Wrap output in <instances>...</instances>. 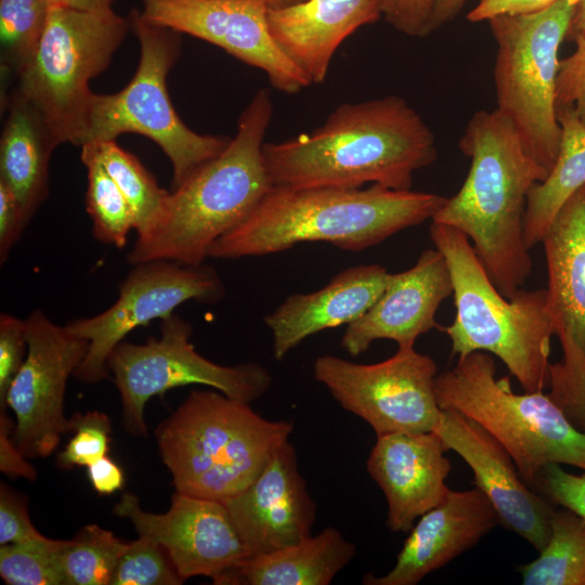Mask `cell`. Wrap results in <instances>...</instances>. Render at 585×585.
Masks as SVG:
<instances>
[{
	"instance_id": "cell-1",
	"label": "cell",
	"mask_w": 585,
	"mask_h": 585,
	"mask_svg": "<svg viewBox=\"0 0 585 585\" xmlns=\"http://www.w3.org/2000/svg\"><path fill=\"white\" fill-rule=\"evenodd\" d=\"M437 158L435 138L398 95L336 107L324 123L290 140L263 144L273 185L412 188L413 174Z\"/></svg>"
},
{
	"instance_id": "cell-2",
	"label": "cell",
	"mask_w": 585,
	"mask_h": 585,
	"mask_svg": "<svg viewBox=\"0 0 585 585\" xmlns=\"http://www.w3.org/2000/svg\"><path fill=\"white\" fill-rule=\"evenodd\" d=\"M458 146L470 158L468 174L431 221L460 231L497 289L511 299L532 272L524 242L526 199L546 173L497 108L476 112Z\"/></svg>"
},
{
	"instance_id": "cell-3",
	"label": "cell",
	"mask_w": 585,
	"mask_h": 585,
	"mask_svg": "<svg viewBox=\"0 0 585 585\" xmlns=\"http://www.w3.org/2000/svg\"><path fill=\"white\" fill-rule=\"evenodd\" d=\"M446 199L378 184L367 188L273 185L242 224L213 243L209 257H259L304 242H325L342 250L360 251L432 220Z\"/></svg>"
},
{
	"instance_id": "cell-4",
	"label": "cell",
	"mask_w": 585,
	"mask_h": 585,
	"mask_svg": "<svg viewBox=\"0 0 585 585\" xmlns=\"http://www.w3.org/2000/svg\"><path fill=\"white\" fill-rule=\"evenodd\" d=\"M272 115L269 91H257L223 152L172 188L157 230L129 252L131 264L158 259L203 264L213 243L253 212L273 186L263 159Z\"/></svg>"
},
{
	"instance_id": "cell-5",
	"label": "cell",
	"mask_w": 585,
	"mask_h": 585,
	"mask_svg": "<svg viewBox=\"0 0 585 585\" xmlns=\"http://www.w3.org/2000/svg\"><path fill=\"white\" fill-rule=\"evenodd\" d=\"M294 430L220 391L193 390L155 431L177 492L225 503L245 490Z\"/></svg>"
},
{
	"instance_id": "cell-6",
	"label": "cell",
	"mask_w": 585,
	"mask_h": 585,
	"mask_svg": "<svg viewBox=\"0 0 585 585\" xmlns=\"http://www.w3.org/2000/svg\"><path fill=\"white\" fill-rule=\"evenodd\" d=\"M431 240L444 256L453 283L454 321L444 328L458 358L474 351L496 355L524 392L549 386L555 335L546 289H520L511 299L495 286L470 240L458 230L431 222Z\"/></svg>"
},
{
	"instance_id": "cell-7",
	"label": "cell",
	"mask_w": 585,
	"mask_h": 585,
	"mask_svg": "<svg viewBox=\"0 0 585 585\" xmlns=\"http://www.w3.org/2000/svg\"><path fill=\"white\" fill-rule=\"evenodd\" d=\"M441 410L455 411L489 432L512 457L532 489L549 464L585 471V433L544 391H512L508 377L496 378L493 358L474 351L438 374L434 381Z\"/></svg>"
},
{
	"instance_id": "cell-8",
	"label": "cell",
	"mask_w": 585,
	"mask_h": 585,
	"mask_svg": "<svg viewBox=\"0 0 585 585\" xmlns=\"http://www.w3.org/2000/svg\"><path fill=\"white\" fill-rule=\"evenodd\" d=\"M130 25L140 43L138 68L119 92L93 93L79 146L116 141L123 133L144 135L169 158L174 188L222 153L231 138L194 132L171 103L167 77L180 54L179 32L148 23L138 10Z\"/></svg>"
},
{
	"instance_id": "cell-9",
	"label": "cell",
	"mask_w": 585,
	"mask_h": 585,
	"mask_svg": "<svg viewBox=\"0 0 585 585\" xmlns=\"http://www.w3.org/2000/svg\"><path fill=\"white\" fill-rule=\"evenodd\" d=\"M577 0L489 20L497 51V109L515 126L528 154L547 174L557 159L561 127L556 110L559 47L571 30Z\"/></svg>"
},
{
	"instance_id": "cell-10",
	"label": "cell",
	"mask_w": 585,
	"mask_h": 585,
	"mask_svg": "<svg viewBox=\"0 0 585 585\" xmlns=\"http://www.w3.org/2000/svg\"><path fill=\"white\" fill-rule=\"evenodd\" d=\"M112 9L79 11L51 5L36 53L15 88L42 115L60 144L79 146L92 78L103 73L130 29Z\"/></svg>"
},
{
	"instance_id": "cell-11",
	"label": "cell",
	"mask_w": 585,
	"mask_h": 585,
	"mask_svg": "<svg viewBox=\"0 0 585 585\" xmlns=\"http://www.w3.org/2000/svg\"><path fill=\"white\" fill-rule=\"evenodd\" d=\"M192 325L178 314L161 320L160 337L145 343L121 341L107 367L119 391L122 425L135 437H147L145 405L155 395L187 385H203L248 403L270 388V373L255 362L224 366L200 355L190 341Z\"/></svg>"
},
{
	"instance_id": "cell-12",
	"label": "cell",
	"mask_w": 585,
	"mask_h": 585,
	"mask_svg": "<svg viewBox=\"0 0 585 585\" xmlns=\"http://www.w3.org/2000/svg\"><path fill=\"white\" fill-rule=\"evenodd\" d=\"M313 369L341 407L365 420L377 437L433 431L440 420L437 364L414 347H398L391 358L374 364L326 354Z\"/></svg>"
},
{
	"instance_id": "cell-13",
	"label": "cell",
	"mask_w": 585,
	"mask_h": 585,
	"mask_svg": "<svg viewBox=\"0 0 585 585\" xmlns=\"http://www.w3.org/2000/svg\"><path fill=\"white\" fill-rule=\"evenodd\" d=\"M119 286L118 298L102 313L70 321L65 326L88 340L87 354L73 376L86 384L110 378L107 360L133 329L164 320L187 301H221L224 285L211 265L158 259L133 264Z\"/></svg>"
},
{
	"instance_id": "cell-14",
	"label": "cell",
	"mask_w": 585,
	"mask_h": 585,
	"mask_svg": "<svg viewBox=\"0 0 585 585\" xmlns=\"http://www.w3.org/2000/svg\"><path fill=\"white\" fill-rule=\"evenodd\" d=\"M28 350L5 398L16 418L12 438L26 458L50 456L64 433L68 378L83 361L89 342L54 324L40 310L26 318Z\"/></svg>"
},
{
	"instance_id": "cell-15",
	"label": "cell",
	"mask_w": 585,
	"mask_h": 585,
	"mask_svg": "<svg viewBox=\"0 0 585 585\" xmlns=\"http://www.w3.org/2000/svg\"><path fill=\"white\" fill-rule=\"evenodd\" d=\"M547 297L562 360L550 365L548 393L568 416L585 386V185L562 205L542 242Z\"/></svg>"
},
{
	"instance_id": "cell-16",
	"label": "cell",
	"mask_w": 585,
	"mask_h": 585,
	"mask_svg": "<svg viewBox=\"0 0 585 585\" xmlns=\"http://www.w3.org/2000/svg\"><path fill=\"white\" fill-rule=\"evenodd\" d=\"M141 16L154 25L212 43L237 60L261 69L281 92L309 87V78L273 39L270 0H142Z\"/></svg>"
},
{
	"instance_id": "cell-17",
	"label": "cell",
	"mask_w": 585,
	"mask_h": 585,
	"mask_svg": "<svg viewBox=\"0 0 585 585\" xmlns=\"http://www.w3.org/2000/svg\"><path fill=\"white\" fill-rule=\"evenodd\" d=\"M113 512L128 519L139 536L160 545L179 575L216 578L250 556L226 505L177 492L165 514L143 510L138 497L126 492Z\"/></svg>"
},
{
	"instance_id": "cell-18",
	"label": "cell",
	"mask_w": 585,
	"mask_h": 585,
	"mask_svg": "<svg viewBox=\"0 0 585 585\" xmlns=\"http://www.w3.org/2000/svg\"><path fill=\"white\" fill-rule=\"evenodd\" d=\"M433 431L470 467L476 486L494 506L499 522L541 552L550 536L556 505L524 482L505 447L470 418L442 410Z\"/></svg>"
},
{
	"instance_id": "cell-19",
	"label": "cell",
	"mask_w": 585,
	"mask_h": 585,
	"mask_svg": "<svg viewBox=\"0 0 585 585\" xmlns=\"http://www.w3.org/2000/svg\"><path fill=\"white\" fill-rule=\"evenodd\" d=\"M250 551L266 554L312 535L316 504L288 441L271 456L258 477L224 503Z\"/></svg>"
},
{
	"instance_id": "cell-20",
	"label": "cell",
	"mask_w": 585,
	"mask_h": 585,
	"mask_svg": "<svg viewBox=\"0 0 585 585\" xmlns=\"http://www.w3.org/2000/svg\"><path fill=\"white\" fill-rule=\"evenodd\" d=\"M453 295L447 262L437 248L426 249L408 270L395 273L376 302L348 324L341 347L352 356L364 353L379 339L398 347H414L416 339L438 327L435 313Z\"/></svg>"
},
{
	"instance_id": "cell-21",
	"label": "cell",
	"mask_w": 585,
	"mask_h": 585,
	"mask_svg": "<svg viewBox=\"0 0 585 585\" xmlns=\"http://www.w3.org/2000/svg\"><path fill=\"white\" fill-rule=\"evenodd\" d=\"M446 451L435 431L377 437L366 467L387 499L390 531L410 532L419 517L446 498Z\"/></svg>"
},
{
	"instance_id": "cell-22",
	"label": "cell",
	"mask_w": 585,
	"mask_h": 585,
	"mask_svg": "<svg viewBox=\"0 0 585 585\" xmlns=\"http://www.w3.org/2000/svg\"><path fill=\"white\" fill-rule=\"evenodd\" d=\"M499 523L486 495L477 486L451 490L410 531L394 567L381 576L367 573L365 585H416L473 547Z\"/></svg>"
},
{
	"instance_id": "cell-23",
	"label": "cell",
	"mask_w": 585,
	"mask_h": 585,
	"mask_svg": "<svg viewBox=\"0 0 585 585\" xmlns=\"http://www.w3.org/2000/svg\"><path fill=\"white\" fill-rule=\"evenodd\" d=\"M391 273L379 264L348 268L309 294H294L264 317L273 356L283 360L306 338L360 318L385 290Z\"/></svg>"
},
{
	"instance_id": "cell-24",
	"label": "cell",
	"mask_w": 585,
	"mask_h": 585,
	"mask_svg": "<svg viewBox=\"0 0 585 585\" xmlns=\"http://www.w3.org/2000/svg\"><path fill=\"white\" fill-rule=\"evenodd\" d=\"M382 15L380 0H304L269 9L268 24L282 52L309 78L323 83L338 47Z\"/></svg>"
},
{
	"instance_id": "cell-25",
	"label": "cell",
	"mask_w": 585,
	"mask_h": 585,
	"mask_svg": "<svg viewBox=\"0 0 585 585\" xmlns=\"http://www.w3.org/2000/svg\"><path fill=\"white\" fill-rule=\"evenodd\" d=\"M0 180L15 194L27 223L49 195V165L58 140L38 109L14 87L4 96Z\"/></svg>"
},
{
	"instance_id": "cell-26",
	"label": "cell",
	"mask_w": 585,
	"mask_h": 585,
	"mask_svg": "<svg viewBox=\"0 0 585 585\" xmlns=\"http://www.w3.org/2000/svg\"><path fill=\"white\" fill-rule=\"evenodd\" d=\"M355 554L353 543L336 528L327 526L297 544L249 556L212 582L217 585H328Z\"/></svg>"
},
{
	"instance_id": "cell-27",
	"label": "cell",
	"mask_w": 585,
	"mask_h": 585,
	"mask_svg": "<svg viewBox=\"0 0 585 585\" xmlns=\"http://www.w3.org/2000/svg\"><path fill=\"white\" fill-rule=\"evenodd\" d=\"M561 141L555 165L528 194L524 242L529 249L542 242L562 205L585 185V123L570 106L558 107Z\"/></svg>"
},
{
	"instance_id": "cell-28",
	"label": "cell",
	"mask_w": 585,
	"mask_h": 585,
	"mask_svg": "<svg viewBox=\"0 0 585 585\" xmlns=\"http://www.w3.org/2000/svg\"><path fill=\"white\" fill-rule=\"evenodd\" d=\"M538 554L518 569L523 585H585V519L556 506L549 540Z\"/></svg>"
},
{
	"instance_id": "cell-29",
	"label": "cell",
	"mask_w": 585,
	"mask_h": 585,
	"mask_svg": "<svg viewBox=\"0 0 585 585\" xmlns=\"http://www.w3.org/2000/svg\"><path fill=\"white\" fill-rule=\"evenodd\" d=\"M88 144L94 146L105 170L129 203L135 220L136 240L148 238L165 216L170 192L161 188L141 161L116 141Z\"/></svg>"
},
{
	"instance_id": "cell-30",
	"label": "cell",
	"mask_w": 585,
	"mask_h": 585,
	"mask_svg": "<svg viewBox=\"0 0 585 585\" xmlns=\"http://www.w3.org/2000/svg\"><path fill=\"white\" fill-rule=\"evenodd\" d=\"M80 158L87 168L86 209L92 221L93 236L104 244L123 248L130 231L135 227L132 209L92 144L81 146Z\"/></svg>"
},
{
	"instance_id": "cell-31",
	"label": "cell",
	"mask_w": 585,
	"mask_h": 585,
	"mask_svg": "<svg viewBox=\"0 0 585 585\" xmlns=\"http://www.w3.org/2000/svg\"><path fill=\"white\" fill-rule=\"evenodd\" d=\"M128 545L96 524L81 528L72 540H60L57 556L65 585H110Z\"/></svg>"
},
{
	"instance_id": "cell-32",
	"label": "cell",
	"mask_w": 585,
	"mask_h": 585,
	"mask_svg": "<svg viewBox=\"0 0 585 585\" xmlns=\"http://www.w3.org/2000/svg\"><path fill=\"white\" fill-rule=\"evenodd\" d=\"M51 5L49 0H0L2 72L16 77L32 58Z\"/></svg>"
},
{
	"instance_id": "cell-33",
	"label": "cell",
	"mask_w": 585,
	"mask_h": 585,
	"mask_svg": "<svg viewBox=\"0 0 585 585\" xmlns=\"http://www.w3.org/2000/svg\"><path fill=\"white\" fill-rule=\"evenodd\" d=\"M60 540L47 536L0 545V575L9 585H65L57 549Z\"/></svg>"
},
{
	"instance_id": "cell-34",
	"label": "cell",
	"mask_w": 585,
	"mask_h": 585,
	"mask_svg": "<svg viewBox=\"0 0 585 585\" xmlns=\"http://www.w3.org/2000/svg\"><path fill=\"white\" fill-rule=\"evenodd\" d=\"M184 582L166 550L152 540L139 536L121 555L110 585H180Z\"/></svg>"
},
{
	"instance_id": "cell-35",
	"label": "cell",
	"mask_w": 585,
	"mask_h": 585,
	"mask_svg": "<svg viewBox=\"0 0 585 585\" xmlns=\"http://www.w3.org/2000/svg\"><path fill=\"white\" fill-rule=\"evenodd\" d=\"M69 427L74 435L56 457L60 468L88 467L107 455L112 424L106 414L99 411L76 413L69 418Z\"/></svg>"
},
{
	"instance_id": "cell-36",
	"label": "cell",
	"mask_w": 585,
	"mask_h": 585,
	"mask_svg": "<svg viewBox=\"0 0 585 585\" xmlns=\"http://www.w3.org/2000/svg\"><path fill=\"white\" fill-rule=\"evenodd\" d=\"M28 350L27 322L8 313L0 315V408H6L9 388Z\"/></svg>"
},
{
	"instance_id": "cell-37",
	"label": "cell",
	"mask_w": 585,
	"mask_h": 585,
	"mask_svg": "<svg viewBox=\"0 0 585 585\" xmlns=\"http://www.w3.org/2000/svg\"><path fill=\"white\" fill-rule=\"evenodd\" d=\"M575 50L561 60L556 83V109L570 106L585 123V36L572 37Z\"/></svg>"
},
{
	"instance_id": "cell-38",
	"label": "cell",
	"mask_w": 585,
	"mask_h": 585,
	"mask_svg": "<svg viewBox=\"0 0 585 585\" xmlns=\"http://www.w3.org/2000/svg\"><path fill=\"white\" fill-rule=\"evenodd\" d=\"M535 489L554 505L569 508L585 519V472L574 474L559 464H549L538 473Z\"/></svg>"
},
{
	"instance_id": "cell-39",
	"label": "cell",
	"mask_w": 585,
	"mask_h": 585,
	"mask_svg": "<svg viewBox=\"0 0 585 585\" xmlns=\"http://www.w3.org/2000/svg\"><path fill=\"white\" fill-rule=\"evenodd\" d=\"M32 524L24 496L6 484L0 486V545L43 538Z\"/></svg>"
},
{
	"instance_id": "cell-40",
	"label": "cell",
	"mask_w": 585,
	"mask_h": 585,
	"mask_svg": "<svg viewBox=\"0 0 585 585\" xmlns=\"http://www.w3.org/2000/svg\"><path fill=\"white\" fill-rule=\"evenodd\" d=\"M386 21L411 37H425L432 0H380Z\"/></svg>"
},
{
	"instance_id": "cell-41",
	"label": "cell",
	"mask_w": 585,
	"mask_h": 585,
	"mask_svg": "<svg viewBox=\"0 0 585 585\" xmlns=\"http://www.w3.org/2000/svg\"><path fill=\"white\" fill-rule=\"evenodd\" d=\"M27 221L12 190L0 180V262L6 261Z\"/></svg>"
},
{
	"instance_id": "cell-42",
	"label": "cell",
	"mask_w": 585,
	"mask_h": 585,
	"mask_svg": "<svg viewBox=\"0 0 585 585\" xmlns=\"http://www.w3.org/2000/svg\"><path fill=\"white\" fill-rule=\"evenodd\" d=\"M14 427L15 424L5 413V408H0V470L13 479L34 481L37 472L16 446L12 438Z\"/></svg>"
},
{
	"instance_id": "cell-43",
	"label": "cell",
	"mask_w": 585,
	"mask_h": 585,
	"mask_svg": "<svg viewBox=\"0 0 585 585\" xmlns=\"http://www.w3.org/2000/svg\"><path fill=\"white\" fill-rule=\"evenodd\" d=\"M558 0H479L467 15L469 22L489 21L502 14L529 13L545 9Z\"/></svg>"
},
{
	"instance_id": "cell-44",
	"label": "cell",
	"mask_w": 585,
	"mask_h": 585,
	"mask_svg": "<svg viewBox=\"0 0 585 585\" xmlns=\"http://www.w3.org/2000/svg\"><path fill=\"white\" fill-rule=\"evenodd\" d=\"M87 469L90 483L100 495H110L123 486V471L108 455L90 464Z\"/></svg>"
},
{
	"instance_id": "cell-45",
	"label": "cell",
	"mask_w": 585,
	"mask_h": 585,
	"mask_svg": "<svg viewBox=\"0 0 585 585\" xmlns=\"http://www.w3.org/2000/svg\"><path fill=\"white\" fill-rule=\"evenodd\" d=\"M469 0H432L431 13L425 37L452 22Z\"/></svg>"
},
{
	"instance_id": "cell-46",
	"label": "cell",
	"mask_w": 585,
	"mask_h": 585,
	"mask_svg": "<svg viewBox=\"0 0 585 585\" xmlns=\"http://www.w3.org/2000/svg\"><path fill=\"white\" fill-rule=\"evenodd\" d=\"M52 5L79 11H102L112 9L113 0H49Z\"/></svg>"
},
{
	"instance_id": "cell-47",
	"label": "cell",
	"mask_w": 585,
	"mask_h": 585,
	"mask_svg": "<svg viewBox=\"0 0 585 585\" xmlns=\"http://www.w3.org/2000/svg\"><path fill=\"white\" fill-rule=\"evenodd\" d=\"M568 418L575 428L585 433V386L576 405L568 415Z\"/></svg>"
},
{
	"instance_id": "cell-48",
	"label": "cell",
	"mask_w": 585,
	"mask_h": 585,
	"mask_svg": "<svg viewBox=\"0 0 585 585\" xmlns=\"http://www.w3.org/2000/svg\"><path fill=\"white\" fill-rule=\"evenodd\" d=\"M585 36V0H577L575 14L573 17L569 36Z\"/></svg>"
},
{
	"instance_id": "cell-49",
	"label": "cell",
	"mask_w": 585,
	"mask_h": 585,
	"mask_svg": "<svg viewBox=\"0 0 585 585\" xmlns=\"http://www.w3.org/2000/svg\"><path fill=\"white\" fill-rule=\"evenodd\" d=\"M270 1H271V9H278V8H284L288 5H294L304 0H270Z\"/></svg>"
}]
</instances>
